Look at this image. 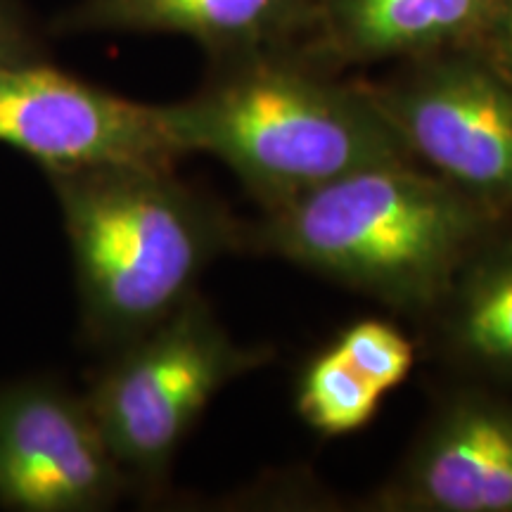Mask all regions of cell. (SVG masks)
Masks as SVG:
<instances>
[{
    "label": "cell",
    "mask_w": 512,
    "mask_h": 512,
    "mask_svg": "<svg viewBox=\"0 0 512 512\" xmlns=\"http://www.w3.org/2000/svg\"><path fill=\"white\" fill-rule=\"evenodd\" d=\"M72 249L81 342L100 356L197 294L223 256L247 254V221L166 166L48 171Z\"/></svg>",
    "instance_id": "cell-2"
},
{
    "label": "cell",
    "mask_w": 512,
    "mask_h": 512,
    "mask_svg": "<svg viewBox=\"0 0 512 512\" xmlns=\"http://www.w3.org/2000/svg\"><path fill=\"white\" fill-rule=\"evenodd\" d=\"M332 347L382 394L401 387L413 373L415 342L392 320L363 318L332 339Z\"/></svg>",
    "instance_id": "cell-13"
},
{
    "label": "cell",
    "mask_w": 512,
    "mask_h": 512,
    "mask_svg": "<svg viewBox=\"0 0 512 512\" xmlns=\"http://www.w3.org/2000/svg\"><path fill=\"white\" fill-rule=\"evenodd\" d=\"M505 221L434 171L396 159L351 171L247 223L273 256L420 323L465 259Z\"/></svg>",
    "instance_id": "cell-1"
},
{
    "label": "cell",
    "mask_w": 512,
    "mask_h": 512,
    "mask_svg": "<svg viewBox=\"0 0 512 512\" xmlns=\"http://www.w3.org/2000/svg\"><path fill=\"white\" fill-rule=\"evenodd\" d=\"M313 0H79L50 31L76 34H174L192 38L209 62L299 46Z\"/></svg>",
    "instance_id": "cell-10"
},
{
    "label": "cell",
    "mask_w": 512,
    "mask_h": 512,
    "mask_svg": "<svg viewBox=\"0 0 512 512\" xmlns=\"http://www.w3.org/2000/svg\"><path fill=\"white\" fill-rule=\"evenodd\" d=\"M363 508L512 512V394L458 380Z\"/></svg>",
    "instance_id": "cell-8"
},
{
    "label": "cell",
    "mask_w": 512,
    "mask_h": 512,
    "mask_svg": "<svg viewBox=\"0 0 512 512\" xmlns=\"http://www.w3.org/2000/svg\"><path fill=\"white\" fill-rule=\"evenodd\" d=\"M46 38L24 0H0V64L43 60Z\"/></svg>",
    "instance_id": "cell-14"
},
{
    "label": "cell",
    "mask_w": 512,
    "mask_h": 512,
    "mask_svg": "<svg viewBox=\"0 0 512 512\" xmlns=\"http://www.w3.org/2000/svg\"><path fill=\"white\" fill-rule=\"evenodd\" d=\"M169 110L185 152L226 164L261 209L411 159L366 81L342 79L297 46L209 62L202 86Z\"/></svg>",
    "instance_id": "cell-3"
},
{
    "label": "cell",
    "mask_w": 512,
    "mask_h": 512,
    "mask_svg": "<svg viewBox=\"0 0 512 512\" xmlns=\"http://www.w3.org/2000/svg\"><path fill=\"white\" fill-rule=\"evenodd\" d=\"M382 399L380 389L351 368L332 344L304 363L294 387L297 413L320 437H347L366 430Z\"/></svg>",
    "instance_id": "cell-12"
},
{
    "label": "cell",
    "mask_w": 512,
    "mask_h": 512,
    "mask_svg": "<svg viewBox=\"0 0 512 512\" xmlns=\"http://www.w3.org/2000/svg\"><path fill=\"white\" fill-rule=\"evenodd\" d=\"M0 145L48 171L166 166L188 152L169 105L107 91L43 60L0 64Z\"/></svg>",
    "instance_id": "cell-6"
},
{
    "label": "cell",
    "mask_w": 512,
    "mask_h": 512,
    "mask_svg": "<svg viewBox=\"0 0 512 512\" xmlns=\"http://www.w3.org/2000/svg\"><path fill=\"white\" fill-rule=\"evenodd\" d=\"M126 494L86 396L53 375L0 384V508L100 512Z\"/></svg>",
    "instance_id": "cell-7"
},
{
    "label": "cell",
    "mask_w": 512,
    "mask_h": 512,
    "mask_svg": "<svg viewBox=\"0 0 512 512\" xmlns=\"http://www.w3.org/2000/svg\"><path fill=\"white\" fill-rule=\"evenodd\" d=\"M273 358L268 344L230 335L200 292L152 330L102 356L83 396L131 494L164 496L178 451L209 403Z\"/></svg>",
    "instance_id": "cell-4"
},
{
    "label": "cell",
    "mask_w": 512,
    "mask_h": 512,
    "mask_svg": "<svg viewBox=\"0 0 512 512\" xmlns=\"http://www.w3.org/2000/svg\"><path fill=\"white\" fill-rule=\"evenodd\" d=\"M498 0H313L299 50L342 74L384 60L472 48Z\"/></svg>",
    "instance_id": "cell-9"
},
{
    "label": "cell",
    "mask_w": 512,
    "mask_h": 512,
    "mask_svg": "<svg viewBox=\"0 0 512 512\" xmlns=\"http://www.w3.org/2000/svg\"><path fill=\"white\" fill-rule=\"evenodd\" d=\"M470 50L482 55L505 81L512 83V0H498L484 31Z\"/></svg>",
    "instance_id": "cell-15"
},
{
    "label": "cell",
    "mask_w": 512,
    "mask_h": 512,
    "mask_svg": "<svg viewBox=\"0 0 512 512\" xmlns=\"http://www.w3.org/2000/svg\"><path fill=\"white\" fill-rule=\"evenodd\" d=\"M413 162L512 221V83L470 48L366 81Z\"/></svg>",
    "instance_id": "cell-5"
},
{
    "label": "cell",
    "mask_w": 512,
    "mask_h": 512,
    "mask_svg": "<svg viewBox=\"0 0 512 512\" xmlns=\"http://www.w3.org/2000/svg\"><path fill=\"white\" fill-rule=\"evenodd\" d=\"M418 325L456 380L512 394V223L467 256Z\"/></svg>",
    "instance_id": "cell-11"
}]
</instances>
